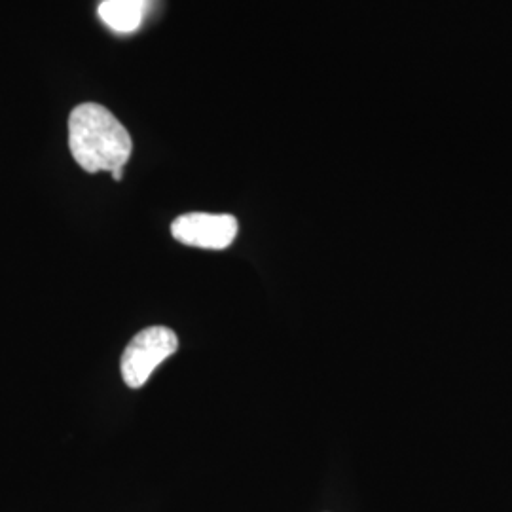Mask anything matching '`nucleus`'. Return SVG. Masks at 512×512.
Masks as SVG:
<instances>
[{
  "instance_id": "obj_5",
  "label": "nucleus",
  "mask_w": 512,
  "mask_h": 512,
  "mask_svg": "<svg viewBox=\"0 0 512 512\" xmlns=\"http://www.w3.org/2000/svg\"><path fill=\"white\" fill-rule=\"evenodd\" d=\"M110 175H112V179H114V181H122V177H124V171H122V169H116V171H112Z\"/></svg>"
},
{
  "instance_id": "obj_4",
  "label": "nucleus",
  "mask_w": 512,
  "mask_h": 512,
  "mask_svg": "<svg viewBox=\"0 0 512 512\" xmlns=\"http://www.w3.org/2000/svg\"><path fill=\"white\" fill-rule=\"evenodd\" d=\"M145 8L147 0H103L99 4V18L114 33H133L143 21Z\"/></svg>"
},
{
  "instance_id": "obj_2",
  "label": "nucleus",
  "mask_w": 512,
  "mask_h": 512,
  "mask_svg": "<svg viewBox=\"0 0 512 512\" xmlns=\"http://www.w3.org/2000/svg\"><path fill=\"white\" fill-rule=\"evenodd\" d=\"M179 348L177 334L167 327H148L133 336L122 355V378L131 389L147 384L154 370Z\"/></svg>"
},
{
  "instance_id": "obj_3",
  "label": "nucleus",
  "mask_w": 512,
  "mask_h": 512,
  "mask_svg": "<svg viewBox=\"0 0 512 512\" xmlns=\"http://www.w3.org/2000/svg\"><path fill=\"white\" fill-rule=\"evenodd\" d=\"M238 228V220L232 215L188 213L173 220L171 234L188 247L222 251L234 243Z\"/></svg>"
},
{
  "instance_id": "obj_1",
  "label": "nucleus",
  "mask_w": 512,
  "mask_h": 512,
  "mask_svg": "<svg viewBox=\"0 0 512 512\" xmlns=\"http://www.w3.org/2000/svg\"><path fill=\"white\" fill-rule=\"evenodd\" d=\"M69 148L84 171L112 173L128 164L133 141L109 109L97 103H82L69 118Z\"/></svg>"
}]
</instances>
